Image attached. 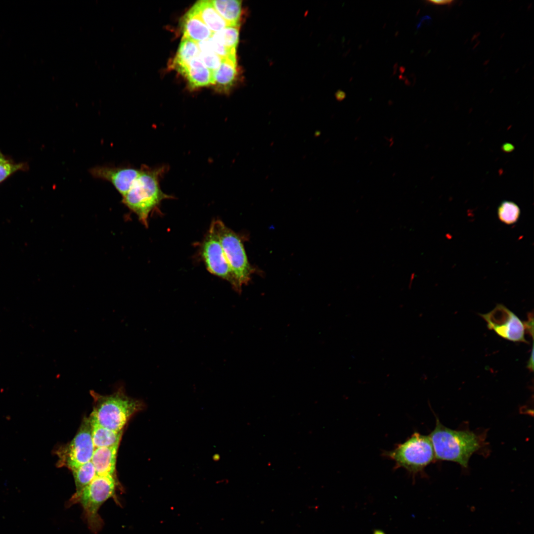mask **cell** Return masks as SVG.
<instances>
[{
  "label": "cell",
  "instance_id": "1",
  "mask_svg": "<svg viewBox=\"0 0 534 534\" xmlns=\"http://www.w3.org/2000/svg\"><path fill=\"white\" fill-rule=\"evenodd\" d=\"M166 168H151L142 166L140 172L128 191L122 196V202L137 216L139 221L147 227L151 212L165 199L173 198L161 189L160 180Z\"/></svg>",
  "mask_w": 534,
  "mask_h": 534
},
{
  "label": "cell",
  "instance_id": "2",
  "mask_svg": "<svg viewBox=\"0 0 534 534\" xmlns=\"http://www.w3.org/2000/svg\"><path fill=\"white\" fill-rule=\"evenodd\" d=\"M435 458L456 462L467 468L472 454L483 445V439L473 431L448 428L436 418L434 429L429 435Z\"/></svg>",
  "mask_w": 534,
  "mask_h": 534
},
{
  "label": "cell",
  "instance_id": "3",
  "mask_svg": "<svg viewBox=\"0 0 534 534\" xmlns=\"http://www.w3.org/2000/svg\"><path fill=\"white\" fill-rule=\"evenodd\" d=\"M93 399L90 420L109 429L120 432L131 417L145 407L140 400L128 396L123 385L110 395L90 391Z\"/></svg>",
  "mask_w": 534,
  "mask_h": 534
},
{
  "label": "cell",
  "instance_id": "4",
  "mask_svg": "<svg viewBox=\"0 0 534 534\" xmlns=\"http://www.w3.org/2000/svg\"><path fill=\"white\" fill-rule=\"evenodd\" d=\"M118 483L115 477L98 476L84 487L75 493L67 502V506L78 503L82 507L84 518L89 529L97 534L101 530L104 522L98 511L103 504L109 498L120 503L116 496V490Z\"/></svg>",
  "mask_w": 534,
  "mask_h": 534
},
{
  "label": "cell",
  "instance_id": "5",
  "mask_svg": "<svg viewBox=\"0 0 534 534\" xmlns=\"http://www.w3.org/2000/svg\"><path fill=\"white\" fill-rule=\"evenodd\" d=\"M382 455L394 461L395 469H405L413 479L435 459L429 436L418 432H414L404 442L397 445L393 449L383 451Z\"/></svg>",
  "mask_w": 534,
  "mask_h": 534
},
{
  "label": "cell",
  "instance_id": "6",
  "mask_svg": "<svg viewBox=\"0 0 534 534\" xmlns=\"http://www.w3.org/2000/svg\"><path fill=\"white\" fill-rule=\"evenodd\" d=\"M219 238L225 257L239 287L250 281L254 271L249 262L241 238L220 220L211 224Z\"/></svg>",
  "mask_w": 534,
  "mask_h": 534
},
{
  "label": "cell",
  "instance_id": "7",
  "mask_svg": "<svg viewBox=\"0 0 534 534\" xmlns=\"http://www.w3.org/2000/svg\"><path fill=\"white\" fill-rule=\"evenodd\" d=\"M92 426L89 417L83 420L72 441L55 451L58 457L57 466L71 470L91 461L94 449L91 436Z\"/></svg>",
  "mask_w": 534,
  "mask_h": 534
},
{
  "label": "cell",
  "instance_id": "8",
  "mask_svg": "<svg viewBox=\"0 0 534 534\" xmlns=\"http://www.w3.org/2000/svg\"><path fill=\"white\" fill-rule=\"evenodd\" d=\"M200 255L207 270L211 273L228 281L234 290L241 292V288L238 285L218 236L211 224L201 245Z\"/></svg>",
  "mask_w": 534,
  "mask_h": 534
},
{
  "label": "cell",
  "instance_id": "9",
  "mask_svg": "<svg viewBox=\"0 0 534 534\" xmlns=\"http://www.w3.org/2000/svg\"><path fill=\"white\" fill-rule=\"evenodd\" d=\"M479 314L486 321L488 328L499 336L515 342L529 343L525 338L524 322L503 305L497 304L490 312Z\"/></svg>",
  "mask_w": 534,
  "mask_h": 534
},
{
  "label": "cell",
  "instance_id": "10",
  "mask_svg": "<svg viewBox=\"0 0 534 534\" xmlns=\"http://www.w3.org/2000/svg\"><path fill=\"white\" fill-rule=\"evenodd\" d=\"M94 178L110 182L123 196L128 191L140 172L130 167L96 166L89 170Z\"/></svg>",
  "mask_w": 534,
  "mask_h": 534
},
{
  "label": "cell",
  "instance_id": "11",
  "mask_svg": "<svg viewBox=\"0 0 534 534\" xmlns=\"http://www.w3.org/2000/svg\"><path fill=\"white\" fill-rule=\"evenodd\" d=\"M184 76L191 88L214 84V74L205 65L200 56L194 58L176 69Z\"/></svg>",
  "mask_w": 534,
  "mask_h": 534
},
{
  "label": "cell",
  "instance_id": "12",
  "mask_svg": "<svg viewBox=\"0 0 534 534\" xmlns=\"http://www.w3.org/2000/svg\"><path fill=\"white\" fill-rule=\"evenodd\" d=\"M119 445L95 448L91 461L98 476L115 477L116 462Z\"/></svg>",
  "mask_w": 534,
  "mask_h": 534
},
{
  "label": "cell",
  "instance_id": "13",
  "mask_svg": "<svg viewBox=\"0 0 534 534\" xmlns=\"http://www.w3.org/2000/svg\"><path fill=\"white\" fill-rule=\"evenodd\" d=\"M181 24L183 37L196 43L208 40L213 34L191 9L183 17Z\"/></svg>",
  "mask_w": 534,
  "mask_h": 534
},
{
  "label": "cell",
  "instance_id": "14",
  "mask_svg": "<svg viewBox=\"0 0 534 534\" xmlns=\"http://www.w3.org/2000/svg\"><path fill=\"white\" fill-rule=\"evenodd\" d=\"M190 9L198 16L213 33L228 26L215 9L210 0L198 1Z\"/></svg>",
  "mask_w": 534,
  "mask_h": 534
},
{
  "label": "cell",
  "instance_id": "15",
  "mask_svg": "<svg viewBox=\"0 0 534 534\" xmlns=\"http://www.w3.org/2000/svg\"><path fill=\"white\" fill-rule=\"evenodd\" d=\"M237 76L236 60L222 59L214 74V84L219 90L226 91L233 85Z\"/></svg>",
  "mask_w": 534,
  "mask_h": 534
},
{
  "label": "cell",
  "instance_id": "16",
  "mask_svg": "<svg viewBox=\"0 0 534 534\" xmlns=\"http://www.w3.org/2000/svg\"><path fill=\"white\" fill-rule=\"evenodd\" d=\"M212 5L228 25H239L241 1L237 0H212Z\"/></svg>",
  "mask_w": 534,
  "mask_h": 534
},
{
  "label": "cell",
  "instance_id": "17",
  "mask_svg": "<svg viewBox=\"0 0 534 534\" xmlns=\"http://www.w3.org/2000/svg\"><path fill=\"white\" fill-rule=\"evenodd\" d=\"M91 436L94 448L109 447L119 445L123 431H115L90 420Z\"/></svg>",
  "mask_w": 534,
  "mask_h": 534
},
{
  "label": "cell",
  "instance_id": "18",
  "mask_svg": "<svg viewBox=\"0 0 534 534\" xmlns=\"http://www.w3.org/2000/svg\"><path fill=\"white\" fill-rule=\"evenodd\" d=\"M200 50L197 43L182 37L177 54L172 63L176 69L195 57L199 56Z\"/></svg>",
  "mask_w": 534,
  "mask_h": 534
},
{
  "label": "cell",
  "instance_id": "19",
  "mask_svg": "<svg viewBox=\"0 0 534 534\" xmlns=\"http://www.w3.org/2000/svg\"><path fill=\"white\" fill-rule=\"evenodd\" d=\"M71 471L75 481L76 492L82 490L97 475L94 466L91 461Z\"/></svg>",
  "mask_w": 534,
  "mask_h": 534
},
{
  "label": "cell",
  "instance_id": "20",
  "mask_svg": "<svg viewBox=\"0 0 534 534\" xmlns=\"http://www.w3.org/2000/svg\"><path fill=\"white\" fill-rule=\"evenodd\" d=\"M200 57L205 65L214 74L219 68L222 58L212 49L208 40L197 43Z\"/></svg>",
  "mask_w": 534,
  "mask_h": 534
},
{
  "label": "cell",
  "instance_id": "21",
  "mask_svg": "<svg viewBox=\"0 0 534 534\" xmlns=\"http://www.w3.org/2000/svg\"><path fill=\"white\" fill-rule=\"evenodd\" d=\"M239 25H228L216 33L212 37L230 49H236L239 40Z\"/></svg>",
  "mask_w": 534,
  "mask_h": 534
},
{
  "label": "cell",
  "instance_id": "22",
  "mask_svg": "<svg viewBox=\"0 0 534 534\" xmlns=\"http://www.w3.org/2000/svg\"><path fill=\"white\" fill-rule=\"evenodd\" d=\"M497 215L502 222L507 224H511L518 220L520 215V209L514 202L504 201L498 207Z\"/></svg>",
  "mask_w": 534,
  "mask_h": 534
},
{
  "label": "cell",
  "instance_id": "23",
  "mask_svg": "<svg viewBox=\"0 0 534 534\" xmlns=\"http://www.w3.org/2000/svg\"><path fill=\"white\" fill-rule=\"evenodd\" d=\"M27 167L25 163H16L9 158L0 163V183L16 172L27 170Z\"/></svg>",
  "mask_w": 534,
  "mask_h": 534
},
{
  "label": "cell",
  "instance_id": "24",
  "mask_svg": "<svg viewBox=\"0 0 534 534\" xmlns=\"http://www.w3.org/2000/svg\"><path fill=\"white\" fill-rule=\"evenodd\" d=\"M208 41L213 51L222 59L236 60V49H230L226 48L212 37L210 38Z\"/></svg>",
  "mask_w": 534,
  "mask_h": 534
},
{
  "label": "cell",
  "instance_id": "25",
  "mask_svg": "<svg viewBox=\"0 0 534 534\" xmlns=\"http://www.w3.org/2000/svg\"><path fill=\"white\" fill-rule=\"evenodd\" d=\"M526 332L529 333L532 338L534 335V315L533 313H530L528 315V320L524 322Z\"/></svg>",
  "mask_w": 534,
  "mask_h": 534
},
{
  "label": "cell",
  "instance_id": "26",
  "mask_svg": "<svg viewBox=\"0 0 534 534\" xmlns=\"http://www.w3.org/2000/svg\"><path fill=\"white\" fill-rule=\"evenodd\" d=\"M427 1L428 2H429V3H431V4H436V5H450L453 2V0H428Z\"/></svg>",
  "mask_w": 534,
  "mask_h": 534
},
{
  "label": "cell",
  "instance_id": "27",
  "mask_svg": "<svg viewBox=\"0 0 534 534\" xmlns=\"http://www.w3.org/2000/svg\"><path fill=\"white\" fill-rule=\"evenodd\" d=\"M527 368L531 371H533L534 369V349L533 346L532 348L531 355L530 358L528 362Z\"/></svg>",
  "mask_w": 534,
  "mask_h": 534
},
{
  "label": "cell",
  "instance_id": "28",
  "mask_svg": "<svg viewBox=\"0 0 534 534\" xmlns=\"http://www.w3.org/2000/svg\"><path fill=\"white\" fill-rule=\"evenodd\" d=\"M502 149L506 152H510L514 149V146L510 143H505L502 146Z\"/></svg>",
  "mask_w": 534,
  "mask_h": 534
},
{
  "label": "cell",
  "instance_id": "29",
  "mask_svg": "<svg viewBox=\"0 0 534 534\" xmlns=\"http://www.w3.org/2000/svg\"><path fill=\"white\" fill-rule=\"evenodd\" d=\"M346 97V94L342 91H338L336 94V97L338 100L341 101L343 100Z\"/></svg>",
  "mask_w": 534,
  "mask_h": 534
},
{
  "label": "cell",
  "instance_id": "30",
  "mask_svg": "<svg viewBox=\"0 0 534 534\" xmlns=\"http://www.w3.org/2000/svg\"><path fill=\"white\" fill-rule=\"evenodd\" d=\"M8 159L2 152L0 151V163H1Z\"/></svg>",
  "mask_w": 534,
  "mask_h": 534
},
{
  "label": "cell",
  "instance_id": "31",
  "mask_svg": "<svg viewBox=\"0 0 534 534\" xmlns=\"http://www.w3.org/2000/svg\"><path fill=\"white\" fill-rule=\"evenodd\" d=\"M373 534H386L383 531L380 530H375Z\"/></svg>",
  "mask_w": 534,
  "mask_h": 534
}]
</instances>
